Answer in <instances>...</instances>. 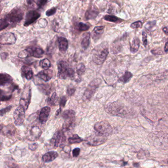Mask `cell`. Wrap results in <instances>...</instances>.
Listing matches in <instances>:
<instances>
[{
  "instance_id": "obj_52",
  "label": "cell",
  "mask_w": 168,
  "mask_h": 168,
  "mask_svg": "<svg viewBox=\"0 0 168 168\" xmlns=\"http://www.w3.org/2000/svg\"><path fill=\"white\" fill-rule=\"evenodd\" d=\"M61 108H59V110H57V111H56V116H58L59 114H60V113H61Z\"/></svg>"
},
{
  "instance_id": "obj_50",
  "label": "cell",
  "mask_w": 168,
  "mask_h": 168,
  "mask_svg": "<svg viewBox=\"0 0 168 168\" xmlns=\"http://www.w3.org/2000/svg\"><path fill=\"white\" fill-rule=\"evenodd\" d=\"M168 42L166 43L165 46H164V51L166 53H167L168 52Z\"/></svg>"
},
{
  "instance_id": "obj_1",
  "label": "cell",
  "mask_w": 168,
  "mask_h": 168,
  "mask_svg": "<svg viewBox=\"0 0 168 168\" xmlns=\"http://www.w3.org/2000/svg\"><path fill=\"white\" fill-rule=\"evenodd\" d=\"M108 53V47L105 43L96 46L92 51V59L94 63L98 65L102 64L106 60Z\"/></svg>"
},
{
  "instance_id": "obj_27",
  "label": "cell",
  "mask_w": 168,
  "mask_h": 168,
  "mask_svg": "<svg viewBox=\"0 0 168 168\" xmlns=\"http://www.w3.org/2000/svg\"><path fill=\"white\" fill-rule=\"evenodd\" d=\"M84 140L81 137H80L77 134H75L71 137H70L68 139L69 143L72 144H79Z\"/></svg>"
},
{
  "instance_id": "obj_6",
  "label": "cell",
  "mask_w": 168,
  "mask_h": 168,
  "mask_svg": "<svg viewBox=\"0 0 168 168\" xmlns=\"http://www.w3.org/2000/svg\"><path fill=\"white\" fill-rule=\"evenodd\" d=\"M102 80L100 78H96L91 81L87 86L84 92L83 96V100H89L94 95L97 89L99 87L101 83Z\"/></svg>"
},
{
  "instance_id": "obj_25",
  "label": "cell",
  "mask_w": 168,
  "mask_h": 168,
  "mask_svg": "<svg viewBox=\"0 0 168 168\" xmlns=\"http://www.w3.org/2000/svg\"><path fill=\"white\" fill-rule=\"evenodd\" d=\"M98 12L94 8H89L86 13L85 17L87 20L95 18L98 15Z\"/></svg>"
},
{
  "instance_id": "obj_30",
  "label": "cell",
  "mask_w": 168,
  "mask_h": 168,
  "mask_svg": "<svg viewBox=\"0 0 168 168\" xmlns=\"http://www.w3.org/2000/svg\"><path fill=\"white\" fill-rule=\"evenodd\" d=\"M31 56H32V49H28L19 52L18 56L21 58H24Z\"/></svg>"
},
{
  "instance_id": "obj_22",
  "label": "cell",
  "mask_w": 168,
  "mask_h": 168,
  "mask_svg": "<svg viewBox=\"0 0 168 168\" xmlns=\"http://www.w3.org/2000/svg\"><path fill=\"white\" fill-rule=\"evenodd\" d=\"M140 41L138 38H133L130 42V51L132 53H136L140 48Z\"/></svg>"
},
{
  "instance_id": "obj_14",
  "label": "cell",
  "mask_w": 168,
  "mask_h": 168,
  "mask_svg": "<svg viewBox=\"0 0 168 168\" xmlns=\"http://www.w3.org/2000/svg\"><path fill=\"white\" fill-rule=\"evenodd\" d=\"M50 108L49 107L43 108L40 111L39 119L41 124H45L49 118L50 113Z\"/></svg>"
},
{
  "instance_id": "obj_17",
  "label": "cell",
  "mask_w": 168,
  "mask_h": 168,
  "mask_svg": "<svg viewBox=\"0 0 168 168\" xmlns=\"http://www.w3.org/2000/svg\"><path fill=\"white\" fill-rule=\"evenodd\" d=\"M58 154L56 151H49L46 153L42 157V161L44 163H49L54 161L57 157Z\"/></svg>"
},
{
  "instance_id": "obj_15",
  "label": "cell",
  "mask_w": 168,
  "mask_h": 168,
  "mask_svg": "<svg viewBox=\"0 0 168 168\" xmlns=\"http://www.w3.org/2000/svg\"><path fill=\"white\" fill-rule=\"evenodd\" d=\"M52 71L49 69L43 70L42 71H40L37 75V77L46 82L49 81L52 77Z\"/></svg>"
},
{
  "instance_id": "obj_2",
  "label": "cell",
  "mask_w": 168,
  "mask_h": 168,
  "mask_svg": "<svg viewBox=\"0 0 168 168\" xmlns=\"http://www.w3.org/2000/svg\"><path fill=\"white\" fill-rule=\"evenodd\" d=\"M62 116L64 119L63 131H70L74 129L76 124V113L73 110H66L62 113Z\"/></svg>"
},
{
  "instance_id": "obj_16",
  "label": "cell",
  "mask_w": 168,
  "mask_h": 168,
  "mask_svg": "<svg viewBox=\"0 0 168 168\" xmlns=\"http://www.w3.org/2000/svg\"><path fill=\"white\" fill-rule=\"evenodd\" d=\"M41 129L40 127L38 126H34L33 127H32L30 129V132H29V139L32 140L31 141H34V140H37L38 139L40 138L41 135Z\"/></svg>"
},
{
  "instance_id": "obj_12",
  "label": "cell",
  "mask_w": 168,
  "mask_h": 168,
  "mask_svg": "<svg viewBox=\"0 0 168 168\" xmlns=\"http://www.w3.org/2000/svg\"><path fill=\"white\" fill-rule=\"evenodd\" d=\"M41 16V14L36 10H30L27 13L24 22L25 26H28L34 22Z\"/></svg>"
},
{
  "instance_id": "obj_8",
  "label": "cell",
  "mask_w": 168,
  "mask_h": 168,
  "mask_svg": "<svg viewBox=\"0 0 168 168\" xmlns=\"http://www.w3.org/2000/svg\"><path fill=\"white\" fill-rule=\"evenodd\" d=\"M23 11L21 9L18 7H15L7 14L6 18L9 22L13 23H18L23 18Z\"/></svg>"
},
{
  "instance_id": "obj_43",
  "label": "cell",
  "mask_w": 168,
  "mask_h": 168,
  "mask_svg": "<svg viewBox=\"0 0 168 168\" xmlns=\"http://www.w3.org/2000/svg\"><path fill=\"white\" fill-rule=\"evenodd\" d=\"M142 41L144 46H146L147 44V34L144 32H142Z\"/></svg>"
},
{
  "instance_id": "obj_26",
  "label": "cell",
  "mask_w": 168,
  "mask_h": 168,
  "mask_svg": "<svg viewBox=\"0 0 168 168\" xmlns=\"http://www.w3.org/2000/svg\"><path fill=\"white\" fill-rule=\"evenodd\" d=\"M133 77V74L130 71H126L122 77L119 78V81L121 83H128L131 78Z\"/></svg>"
},
{
  "instance_id": "obj_44",
  "label": "cell",
  "mask_w": 168,
  "mask_h": 168,
  "mask_svg": "<svg viewBox=\"0 0 168 168\" xmlns=\"http://www.w3.org/2000/svg\"><path fill=\"white\" fill-rule=\"evenodd\" d=\"M155 25H156V21L148 22L145 25V28H147L148 30H150V29H151L153 27H154Z\"/></svg>"
},
{
  "instance_id": "obj_47",
  "label": "cell",
  "mask_w": 168,
  "mask_h": 168,
  "mask_svg": "<svg viewBox=\"0 0 168 168\" xmlns=\"http://www.w3.org/2000/svg\"><path fill=\"white\" fill-rule=\"evenodd\" d=\"M80 148H74L73 150V155L74 157H77L80 155Z\"/></svg>"
},
{
  "instance_id": "obj_3",
  "label": "cell",
  "mask_w": 168,
  "mask_h": 168,
  "mask_svg": "<svg viewBox=\"0 0 168 168\" xmlns=\"http://www.w3.org/2000/svg\"><path fill=\"white\" fill-rule=\"evenodd\" d=\"M58 77L62 80L74 77L75 72L73 69L70 68L68 64L65 61H60L57 64Z\"/></svg>"
},
{
  "instance_id": "obj_9",
  "label": "cell",
  "mask_w": 168,
  "mask_h": 168,
  "mask_svg": "<svg viewBox=\"0 0 168 168\" xmlns=\"http://www.w3.org/2000/svg\"><path fill=\"white\" fill-rule=\"evenodd\" d=\"M66 141V137L64 133L62 130L57 131L54 133L50 140V143L55 147H62Z\"/></svg>"
},
{
  "instance_id": "obj_21",
  "label": "cell",
  "mask_w": 168,
  "mask_h": 168,
  "mask_svg": "<svg viewBox=\"0 0 168 168\" xmlns=\"http://www.w3.org/2000/svg\"><path fill=\"white\" fill-rule=\"evenodd\" d=\"M13 79L9 74L4 73L0 74V86L6 85L13 82Z\"/></svg>"
},
{
  "instance_id": "obj_39",
  "label": "cell",
  "mask_w": 168,
  "mask_h": 168,
  "mask_svg": "<svg viewBox=\"0 0 168 168\" xmlns=\"http://www.w3.org/2000/svg\"><path fill=\"white\" fill-rule=\"evenodd\" d=\"M12 108V105H10V106H8V107H6L5 108L0 110V116H4V114H6L7 113L10 111Z\"/></svg>"
},
{
  "instance_id": "obj_29",
  "label": "cell",
  "mask_w": 168,
  "mask_h": 168,
  "mask_svg": "<svg viewBox=\"0 0 168 168\" xmlns=\"http://www.w3.org/2000/svg\"><path fill=\"white\" fill-rule=\"evenodd\" d=\"M44 54V52L42 49L40 48H35L32 49V56L33 57L40 58L43 57Z\"/></svg>"
},
{
  "instance_id": "obj_20",
  "label": "cell",
  "mask_w": 168,
  "mask_h": 168,
  "mask_svg": "<svg viewBox=\"0 0 168 168\" xmlns=\"http://www.w3.org/2000/svg\"><path fill=\"white\" fill-rule=\"evenodd\" d=\"M2 131L3 135L7 137H12L15 134L16 129L14 125L12 124H9L4 127Z\"/></svg>"
},
{
  "instance_id": "obj_32",
  "label": "cell",
  "mask_w": 168,
  "mask_h": 168,
  "mask_svg": "<svg viewBox=\"0 0 168 168\" xmlns=\"http://www.w3.org/2000/svg\"><path fill=\"white\" fill-rule=\"evenodd\" d=\"M104 19L108 21L114 22V23L121 21V19L114 15H105L104 16Z\"/></svg>"
},
{
  "instance_id": "obj_40",
  "label": "cell",
  "mask_w": 168,
  "mask_h": 168,
  "mask_svg": "<svg viewBox=\"0 0 168 168\" xmlns=\"http://www.w3.org/2000/svg\"><path fill=\"white\" fill-rule=\"evenodd\" d=\"M56 10H57L56 7H52V9H49V10H47L46 12V15L47 16H50L54 15L56 13Z\"/></svg>"
},
{
  "instance_id": "obj_36",
  "label": "cell",
  "mask_w": 168,
  "mask_h": 168,
  "mask_svg": "<svg viewBox=\"0 0 168 168\" xmlns=\"http://www.w3.org/2000/svg\"><path fill=\"white\" fill-rule=\"evenodd\" d=\"M90 28L88 25L83 22H80L78 24V30L80 31H86Z\"/></svg>"
},
{
  "instance_id": "obj_31",
  "label": "cell",
  "mask_w": 168,
  "mask_h": 168,
  "mask_svg": "<svg viewBox=\"0 0 168 168\" xmlns=\"http://www.w3.org/2000/svg\"><path fill=\"white\" fill-rule=\"evenodd\" d=\"M40 66L41 68L46 70L51 67V63L48 59L45 58L40 61Z\"/></svg>"
},
{
  "instance_id": "obj_38",
  "label": "cell",
  "mask_w": 168,
  "mask_h": 168,
  "mask_svg": "<svg viewBox=\"0 0 168 168\" xmlns=\"http://www.w3.org/2000/svg\"><path fill=\"white\" fill-rule=\"evenodd\" d=\"M142 26V22L141 21H137L134 23H132L130 27L133 29H137L141 28Z\"/></svg>"
},
{
  "instance_id": "obj_42",
  "label": "cell",
  "mask_w": 168,
  "mask_h": 168,
  "mask_svg": "<svg viewBox=\"0 0 168 168\" xmlns=\"http://www.w3.org/2000/svg\"><path fill=\"white\" fill-rule=\"evenodd\" d=\"M47 2V1H35V3H36V4L37 5L39 9L43 7V6H44V5H45Z\"/></svg>"
},
{
  "instance_id": "obj_51",
  "label": "cell",
  "mask_w": 168,
  "mask_h": 168,
  "mask_svg": "<svg viewBox=\"0 0 168 168\" xmlns=\"http://www.w3.org/2000/svg\"><path fill=\"white\" fill-rule=\"evenodd\" d=\"M163 31L164 32V33L166 35H168V28L167 27H165L163 28Z\"/></svg>"
},
{
  "instance_id": "obj_11",
  "label": "cell",
  "mask_w": 168,
  "mask_h": 168,
  "mask_svg": "<svg viewBox=\"0 0 168 168\" xmlns=\"http://www.w3.org/2000/svg\"><path fill=\"white\" fill-rule=\"evenodd\" d=\"M16 41L15 36L13 33H7L0 36V43L4 45L14 44Z\"/></svg>"
},
{
  "instance_id": "obj_7",
  "label": "cell",
  "mask_w": 168,
  "mask_h": 168,
  "mask_svg": "<svg viewBox=\"0 0 168 168\" xmlns=\"http://www.w3.org/2000/svg\"><path fill=\"white\" fill-rule=\"evenodd\" d=\"M107 140V137L95 132L91 134L86 139L88 145L92 147H96L104 144Z\"/></svg>"
},
{
  "instance_id": "obj_18",
  "label": "cell",
  "mask_w": 168,
  "mask_h": 168,
  "mask_svg": "<svg viewBox=\"0 0 168 168\" xmlns=\"http://www.w3.org/2000/svg\"><path fill=\"white\" fill-rule=\"evenodd\" d=\"M104 29L105 27L102 26H97L94 28L91 33V36L95 41L98 40V39L101 37V36L104 33Z\"/></svg>"
},
{
  "instance_id": "obj_4",
  "label": "cell",
  "mask_w": 168,
  "mask_h": 168,
  "mask_svg": "<svg viewBox=\"0 0 168 168\" xmlns=\"http://www.w3.org/2000/svg\"><path fill=\"white\" fill-rule=\"evenodd\" d=\"M94 128L96 132L105 137H108L113 133L112 127L107 121H99L96 123Z\"/></svg>"
},
{
  "instance_id": "obj_10",
  "label": "cell",
  "mask_w": 168,
  "mask_h": 168,
  "mask_svg": "<svg viewBox=\"0 0 168 168\" xmlns=\"http://www.w3.org/2000/svg\"><path fill=\"white\" fill-rule=\"evenodd\" d=\"M14 123L16 125H22L25 119V110L23 107L19 105L13 113Z\"/></svg>"
},
{
  "instance_id": "obj_49",
  "label": "cell",
  "mask_w": 168,
  "mask_h": 168,
  "mask_svg": "<svg viewBox=\"0 0 168 168\" xmlns=\"http://www.w3.org/2000/svg\"><path fill=\"white\" fill-rule=\"evenodd\" d=\"M151 52L154 55H160V54H163V53H162V51L160 49H155V50H151Z\"/></svg>"
},
{
  "instance_id": "obj_5",
  "label": "cell",
  "mask_w": 168,
  "mask_h": 168,
  "mask_svg": "<svg viewBox=\"0 0 168 168\" xmlns=\"http://www.w3.org/2000/svg\"><path fill=\"white\" fill-rule=\"evenodd\" d=\"M105 110L108 113L114 116L125 117L127 114L125 108L117 102L108 104Z\"/></svg>"
},
{
  "instance_id": "obj_13",
  "label": "cell",
  "mask_w": 168,
  "mask_h": 168,
  "mask_svg": "<svg viewBox=\"0 0 168 168\" xmlns=\"http://www.w3.org/2000/svg\"><path fill=\"white\" fill-rule=\"evenodd\" d=\"M31 89L30 88L27 93V95L24 92H23L22 97L20 100V105L23 107L26 111L28 108L31 100Z\"/></svg>"
},
{
  "instance_id": "obj_24",
  "label": "cell",
  "mask_w": 168,
  "mask_h": 168,
  "mask_svg": "<svg viewBox=\"0 0 168 168\" xmlns=\"http://www.w3.org/2000/svg\"><path fill=\"white\" fill-rule=\"evenodd\" d=\"M21 74L27 80H31L33 77V73L31 68L25 66L22 67Z\"/></svg>"
},
{
  "instance_id": "obj_41",
  "label": "cell",
  "mask_w": 168,
  "mask_h": 168,
  "mask_svg": "<svg viewBox=\"0 0 168 168\" xmlns=\"http://www.w3.org/2000/svg\"><path fill=\"white\" fill-rule=\"evenodd\" d=\"M67 101V98H66V97L65 96H63V97H62L61 99H60V103H59L60 108H61L62 109V108H64L65 106Z\"/></svg>"
},
{
  "instance_id": "obj_19",
  "label": "cell",
  "mask_w": 168,
  "mask_h": 168,
  "mask_svg": "<svg viewBox=\"0 0 168 168\" xmlns=\"http://www.w3.org/2000/svg\"><path fill=\"white\" fill-rule=\"evenodd\" d=\"M58 42L59 49L62 53L66 52L68 48V42L65 38L59 37L58 39Z\"/></svg>"
},
{
  "instance_id": "obj_33",
  "label": "cell",
  "mask_w": 168,
  "mask_h": 168,
  "mask_svg": "<svg viewBox=\"0 0 168 168\" xmlns=\"http://www.w3.org/2000/svg\"><path fill=\"white\" fill-rule=\"evenodd\" d=\"M12 95L6 94L3 90L0 89V102L7 101L12 98Z\"/></svg>"
},
{
  "instance_id": "obj_23",
  "label": "cell",
  "mask_w": 168,
  "mask_h": 168,
  "mask_svg": "<svg viewBox=\"0 0 168 168\" xmlns=\"http://www.w3.org/2000/svg\"><path fill=\"white\" fill-rule=\"evenodd\" d=\"M90 34L88 32L83 34L81 38V46L84 49H86L90 44Z\"/></svg>"
},
{
  "instance_id": "obj_37",
  "label": "cell",
  "mask_w": 168,
  "mask_h": 168,
  "mask_svg": "<svg viewBox=\"0 0 168 168\" xmlns=\"http://www.w3.org/2000/svg\"><path fill=\"white\" fill-rule=\"evenodd\" d=\"M40 90L41 91H43V93L46 95H49L50 94V91H49V87H48V85H43L40 86Z\"/></svg>"
},
{
  "instance_id": "obj_28",
  "label": "cell",
  "mask_w": 168,
  "mask_h": 168,
  "mask_svg": "<svg viewBox=\"0 0 168 168\" xmlns=\"http://www.w3.org/2000/svg\"><path fill=\"white\" fill-rule=\"evenodd\" d=\"M58 100V97L56 93H53L50 98H49L48 99V104L51 106H55L57 105Z\"/></svg>"
},
{
  "instance_id": "obj_45",
  "label": "cell",
  "mask_w": 168,
  "mask_h": 168,
  "mask_svg": "<svg viewBox=\"0 0 168 168\" xmlns=\"http://www.w3.org/2000/svg\"><path fill=\"white\" fill-rule=\"evenodd\" d=\"M75 91H76V89L74 88V87H69L67 89V94L69 96H71L74 94Z\"/></svg>"
},
{
  "instance_id": "obj_53",
  "label": "cell",
  "mask_w": 168,
  "mask_h": 168,
  "mask_svg": "<svg viewBox=\"0 0 168 168\" xmlns=\"http://www.w3.org/2000/svg\"><path fill=\"white\" fill-rule=\"evenodd\" d=\"M3 128H4V126L2 124H0V132L2 131Z\"/></svg>"
},
{
  "instance_id": "obj_35",
  "label": "cell",
  "mask_w": 168,
  "mask_h": 168,
  "mask_svg": "<svg viewBox=\"0 0 168 168\" xmlns=\"http://www.w3.org/2000/svg\"><path fill=\"white\" fill-rule=\"evenodd\" d=\"M85 67L83 64L81 63L77 66V72L79 76H81L85 71Z\"/></svg>"
},
{
  "instance_id": "obj_48",
  "label": "cell",
  "mask_w": 168,
  "mask_h": 168,
  "mask_svg": "<svg viewBox=\"0 0 168 168\" xmlns=\"http://www.w3.org/2000/svg\"><path fill=\"white\" fill-rule=\"evenodd\" d=\"M8 55H9V54L7 53L2 52L0 54V57L1 58V60H5L7 58Z\"/></svg>"
},
{
  "instance_id": "obj_46",
  "label": "cell",
  "mask_w": 168,
  "mask_h": 168,
  "mask_svg": "<svg viewBox=\"0 0 168 168\" xmlns=\"http://www.w3.org/2000/svg\"><path fill=\"white\" fill-rule=\"evenodd\" d=\"M38 144L37 143H34V144H30L29 145V149L32 150V151H34L35 150L38 148Z\"/></svg>"
},
{
  "instance_id": "obj_34",
  "label": "cell",
  "mask_w": 168,
  "mask_h": 168,
  "mask_svg": "<svg viewBox=\"0 0 168 168\" xmlns=\"http://www.w3.org/2000/svg\"><path fill=\"white\" fill-rule=\"evenodd\" d=\"M9 21L6 18L0 19V31L9 26Z\"/></svg>"
}]
</instances>
